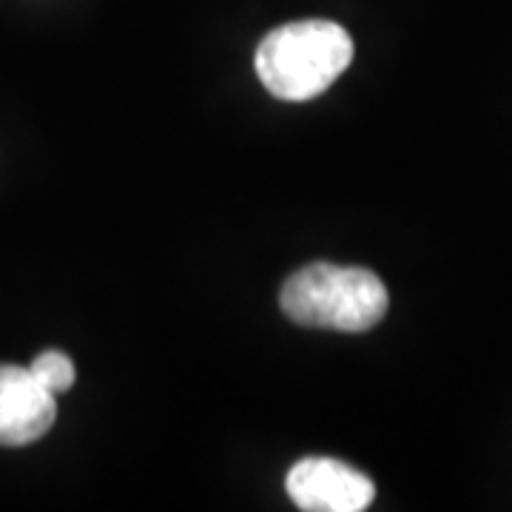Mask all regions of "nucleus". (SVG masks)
Instances as JSON below:
<instances>
[{
	"label": "nucleus",
	"mask_w": 512,
	"mask_h": 512,
	"mask_svg": "<svg viewBox=\"0 0 512 512\" xmlns=\"http://www.w3.org/2000/svg\"><path fill=\"white\" fill-rule=\"evenodd\" d=\"M353 60V40L333 20H296L262 37L256 74L279 100H311L330 89Z\"/></svg>",
	"instance_id": "obj_1"
},
{
	"label": "nucleus",
	"mask_w": 512,
	"mask_h": 512,
	"mask_svg": "<svg viewBox=\"0 0 512 512\" xmlns=\"http://www.w3.org/2000/svg\"><path fill=\"white\" fill-rule=\"evenodd\" d=\"M282 311L305 328L362 333L387 313V288L367 268L313 262L282 288Z\"/></svg>",
	"instance_id": "obj_2"
},
{
	"label": "nucleus",
	"mask_w": 512,
	"mask_h": 512,
	"mask_svg": "<svg viewBox=\"0 0 512 512\" xmlns=\"http://www.w3.org/2000/svg\"><path fill=\"white\" fill-rule=\"evenodd\" d=\"M288 495L305 512H362L373 504V481L336 458H302L288 473Z\"/></svg>",
	"instance_id": "obj_3"
},
{
	"label": "nucleus",
	"mask_w": 512,
	"mask_h": 512,
	"mask_svg": "<svg viewBox=\"0 0 512 512\" xmlns=\"http://www.w3.org/2000/svg\"><path fill=\"white\" fill-rule=\"evenodd\" d=\"M55 396L29 367L0 365V444L23 447L43 439L55 424Z\"/></svg>",
	"instance_id": "obj_4"
},
{
	"label": "nucleus",
	"mask_w": 512,
	"mask_h": 512,
	"mask_svg": "<svg viewBox=\"0 0 512 512\" xmlns=\"http://www.w3.org/2000/svg\"><path fill=\"white\" fill-rule=\"evenodd\" d=\"M29 370L35 373L37 382L43 384L52 396L66 393L74 384L72 359H69L66 353H60V350H46V353H40L35 362L29 365Z\"/></svg>",
	"instance_id": "obj_5"
}]
</instances>
